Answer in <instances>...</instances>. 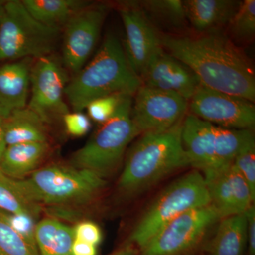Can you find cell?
Segmentation results:
<instances>
[{"label":"cell","mask_w":255,"mask_h":255,"mask_svg":"<svg viewBox=\"0 0 255 255\" xmlns=\"http://www.w3.org/2000/svg\"><path fill=\"white\" fill-rule=\"evenodd\" d=\"M241 1L234 0H186V19L200 33L219 31L228 25Z\"/></svg>","instance_id":"18"},{"label":"cell","mask_w":255,"mask_h":255,"mask_svg":"<svg viewBox=\"0 0 255 255\" xmlns=\"http://www.w3.org/2000/svg\"><path fill=\"white\" fill-rule=\"evenodd\" d=\"M183 121L167 130L142 134L129 151L119 177L122 194H138L174 171L190 166L182 144Z\"/></svg>","instance_id":"3"},{"label":"cell","mask_w":255,"mask_h":255,"mask_svg":"<svg viewBox=\"0 0 255 255\" xmlns=\"http://www.w3.org/2000/svg\"><path fill=\"white\" fill-rule=\"evenodd\" d=\"M221 220L214 206L191 210L159 230L138 255H198L205 251L210 231Z\"/></svg>","instance_id":"8"},{"label":"cell","mask_w":255,"mask_h":255,"mask_svg":"<svg viewBox=\"0 0 255 255\" xmlns=\"http://www.w3.org/2000/svg\"><path fill=\"white\" fill-rule=\"evenodd\" d=\"M182 140L190 166L203 172L217 167L214 125L187 114L183 121Z\"/></svg>","instance_id":"16"},{"label":"cell","mask_w":255,"mask_h":255,"mask_svg":"<svg viewBox=\"0 0 255 255\" xmlns=\"http://www.w3.org/2000/svg\"><path fill=\"white\" fill-rule=\"evenodd\" d=\"M138 253L137 247L128 241L110 255H138Z\"/></svg>","instance_id":"36"},{"label":"cell","mask_w":255,"mask_h":255,"mask_svg":"<svg viewBox=\"0 0 255 255\" xmlns=\"http://www.w3.org/2000/svg\"><path fill=\"white\" fill-rule=\"evenodd\" d=\"M31 59L16 60L0 67V116L27 107L31 87Z\"/></svg>","instance_id":"17"},{"label":"cell","mask_w":255,"mask_h":255,"mask_svg":"<svg viewBox=\"0 0 255 255\" xmlns=\"http://www.w3.org/2000/svg\"><path fill=\"white\" fill-rule=\"evenodd\" d=\"M140 79L144 86L173 92L188 102L201 85L190 68L164 48L152 58Z\"/></svg>","instance_id":"15"},{"label":"cell","mask_w":255,"mask_h":255,"mask_svg":"<svg viewBox=\"0 0 255 255\" xmlns=\"http://www.w3.org/2000/svg\"><path fill=\"white\" fill-rule=\"evenodd\" d=\"M11 182L24 199L41 206L85 205L107 184L105 178L92 171L61 164L42 167Z\"/></svg>","instance_id":"4"},{"label":"cell","mask_w":255,"mask_h":255,"mask_svg":"<svg viewBox=\"0 0 255 255\" xmlns=\"http://www.w3.org/2000/svg\"><path fill=\"white\" fill-rule=\"evenodd\" d=\"M132 103V96L122 97L112 117L100 124L86 144L72 156V166L103 178L116 170L128 145L139 135L131 119Z\"/></svg>","instance_id":"5"},{"label":"cell","mask_w":255,"mask_h":255,"mask_svg":"<svg viewBox=\"0 0 255 255\" xmlns=\"http://www.w3.org/2000/svg\"><path fill=\"white\" fill-rule=\"evenodd\" d=\"M21 2L37 21L61 30L74 15L90 4L79 0H23Z\"/></svg>","instance_id":"22"},{"label":"cell","mask_w":255,"mask_h":255,"mask_svg":"<svg viewBox=\"0 0 255 255\" xmlns=\"http://www.w3.org/2000/svg\"><path fill=\"white\" fill-rule=\"evenodd\" d=\"M61 31L35 19L21 1H6L0 22V61L52 55Z\"/></svg>","instance_id":"7"},{"label":"cell","mask_w":255,"mask_h":255,"mask_svg":"<svg viewBox=\"0 0 255 255\" xmlns=\"http://www.w3.org/2000/svg\"><path fill=\"white\" fill-rule=\"evenodd\" d=\"M49 150L48 142H27L6 146L0 163V172L11 179L27 177L39 169Z\"/></svg>","instance_id":"19"},{"label":"cell","mask_w":255,"mask_h":255,"mask_svg":"<svg viewBox=\"0 0 255 255\" xmlns=\"http://www.w3.org/2000/svg\"><path fill=\"white\" fill-rule=\"evenodd\" d=\"M73 255H97V246L75 239L73 245Z\"/></svg>","instance_id":"35"},{"label":"cell","mask_w":255,"mask_h":255,"mask_svg":"<svg viewBox=\"0 0 255 255\" xmlns=\"http://www.w3.org/2000/svg\"><path fill=\"white\" fill-rule=\"evenodd\" d=\"M247 221V248L248 255H255V208L254 204L245 212Z\"/></svg>","instance_id":"34"},{"label":"cell","mask_w":255,"mask_h":255,"mask_svg":"<svg viewBox=\"0 0 255 255\" xmlns=\"http://www.w3.org/2000/svg\"><path fill=\"white\" fill-rule=\"evenodd\" d=\"M62 119L65 130L72 136H84L91 128L90 118L82 112H69Z\"/></svg>","instance_id":"32"},{"label":"cell","mask_w":255,"mask_h":255,"mask_svg":"<svg viewBox=\"0 0 255 255\" xmlns=\"http://www.w3.org/2000/svg\"><path fill=\"white\" fill-rule=\"evenodd\" d=\"M142 85L128 61L123 45L107 35L91 61L68 82L65 96L74 112H82L96 99L110 95L133 97Z\"/></svg>","instance_id":"2"},{"label":"cell","mask_w":255,"mask_h":255,"mask_svg":"<svg viewBox=\"0 0 255 255\" xmlns=\"http://www.w3.org/2000/svg\"><path fill=\"white\" fill-rule=\"evenodd\" d=\"M160 38L163 48L190 68L201 85L255 103L253 64L221 31L195 36L164 35Z\"/></svg>","instance_id":"1"},{"label":"cell","mask_w":255,"mask_h":255,"mask_svg":"<svg viewBox=\"0 0 255 255\" xmlns=\"http://www.w3.org/2000/svg\"><path fill=\"white\" fill-rule=\"evenodd\" d=\"M203 176L220 219L244 214L254 204L255 196L233 163L206 171Z\"/></svg>","instance_id":"14"},{"label":"cell","mask_w":255,"mask_h":255,"mask_svg":"<svg viewBox=\"0 0 255 255\" xmlns=\"http://www.w3.org/2000/svg\"><path fill=\"white\" fill-rule=\"evenodd\" d=\"M124 96H106L92 100L85 108L89 118L100 124L105 123L113 115Z\"/></svg>","instance_id":"30"},{"label":"cell","mask_w":255,"mask_h":255,"mask_svg":"<svg viewBox=\"0 0 255 255\" xmlns=\"http://www.w3.org/2000/svg\"><path fill=\"white\" fill-rule=\"evenodd\" d=\"M40 255H73V228L48 218L36 223L35 233Z\"/></svg>","instance_id":"23"},{"label":"cell","mask_w":255,"mask_h":255,"mask_svg":"<svg viewBox=\"0 0 255 255\" xmlns=\"http://www.w3.org/2000/svg\"><path fill=\"white\" fill-rule=\"evenodd\" d=\"M105 3H90L69 20L64 29L63 63L76 74L87 64L108 14Z\"/></svg>","instance_id":"12"},{"label":"cell","mask_w":255,"mask_h":255,"mask_svg":"<svg viewBox=\"0 0 255 255\" xmlns=\"http://www.w3.org/2000/svg\"><path fill=\"white\" fill-rule=\"evenodd\" d=\"M0 255H40L26 240L11 228L0 211Z\"/></svg>","instance_id":"27"},{"label":"cell","mask_w":255,"mask_h":255,"mask_svg":"<svg viewBox=\"0 0 255 255\" xmlns=\"http://www.w3.org/2000/svg\"><path fill=\"white\" fill-rule=\"evenodd\" d=\"M214 134L217 167L233 163L242 147L255 137L253 129L227 128L216 126H214Z\"/></svg>","instance_id":"24"},{"label":"cell","mask_w":255,"mask_h":255,"mask_svg":"<svg viewBox=\"0 0 255 255\" xmlns=\"http://www.w3.org/2000/svg\"><path fill=\"white\" fill-rule=\"evenodd\" d=\"M188 104L173 92L142 85L132 97V121L139 135L167 130L184 120Z\"/></svg>","instance_id":"10"},{"label":"cell","mask_w":255,"mask_h":255,"mask_svg":"<svg viewBox=\"0 0 255 255\" xmlns=\"http://www.w3.org/2000/svg\"><path fill=\"white\" fill-rule=\"evenodd\" d=\"M119 14L125 31L126 56L140 78L152 58L163 48L160 36L138 2L124 3L119 7Z\"/></svg>","instance_id":"13"},{"label":"cell","mask_w":255,"mask_h":255,"mask_svg":"<svg viewBox=\"0 0 255 255\" xmlns=\"http://www.w3.org/2000/svg\"><path fill=\"white\" fill-rule=\"evenodd\" d=\"M0 211L26 215L37 220L41 212V206L24 199L13 185L11 178L0 172Z\"/></svg>","instance_id":"25"},{"label":"cell","mask_w":255,"mask_h":255,"mask_svg":"<svg viewBox=\"0 0 255 255\" xmlns=\"http://www.w3.org/2000/svg\"><path fill=\"white\" fill-rule=\"evenodd\" d=\"M5 3H6V1H1L0 0V22H1L3 14H4Z\"/></svg>","instance_id":"38"},{"label":"cell","mask_w":255,"mask_h":255,"mask_svg":"<svg viewBox=\"0 0 255 255\" xmlns=\"http://www.w3.org/2000/svg\"><path fill=\"white\" fill-rule=\"evenodd\" d=\"M69 80L61 62L53 55L36 60L31 66L27 107L45 124H51L68 113L64 100Z\"/></svg>","instance_id":"9"},{"label":"cell","mask_w":255,"mask_h":255,"mask_svg":"<svg viewBox=\"0 0 255 255\" xmlns=\"http://www.w3.org/2000/svg\"><path fill=\"white\" fill-rule=\"evenodd\" d=\"M191 114L201 120L223 128L253 129L254 102L200 85L189 101Z\"/></svg>","instance_id":"11"},{"label":"cell","mask_w":255,"mask_h":255,"mask_svg":"<svg viewBox=\"0 0 255 255\" xmlns=\"http://www.w3.org/2000/svg\"><path fill=\"white\" fill-rule=\"evenodd\" d=\"M211 204L204 176L191 171L166 188L142 215L129 242L140 250L164 226L178 216Z\"/></svg>","instance_id":"6"},{"label":"cell","mask_w":255,"mask_h":255,"mask_svg":"<svg viewBox=\"0 0 255 255\" xmlns=\"http://www.w3.org/2000/svg\"><path fill=\"white\" fill-rule=\"evenodd\" d=\"M228 26L235 39L240 41L253 39L255 33V0L241 1Z\"/></svg>","instance_id":"26"},{"label":"cell","mask_w":255,"mask_h":255,"mask_svg":"<svg viewBox=\"0 0 255 255\" xmlns=\"http://www.w3.org/2000/svg\"><path fill=\"white\" fill-rule=\"evenodd\" d=\"M233 165L246 179L255 196V137L247 142L235 157Z\"/></svg>","instance_id":"29"},{"label":"cell","mask_w":255,"mask_h":255,"mask_svg":"<svg viewBox=\"0 0 255 255\" xmlns=\"http://www.w3.org/2000/svg\"><path fill=\"white\" fill-rule=\"evenodd\" d=\"M219 226L206 245V255H243L247 248L246 214L235 215L219 221Z\"/></svg>","instance_id":"20"},{"label":"cell","mask_w":255,"mask_h":255,"mask_svg":"<svg viewBox=\"0 0 255 255\" xmlns=\"http://www.w3.org/2000/svg\"><path fill=\"white\" fill-rule=\"evenodd\" d=\"M46 124L33 111L19 109L3 118L6 145L27 142H48Z\"/></svg>","instance_id":"21"},{"label":"cell","mask_w":255,"mask_h":255,"mask_svg":"<svg viewBox=\"0 0 255 255\" xmlns=\"http://www.w3.org/2000/svg\"><path fill=\"white\" fill-rule=\"evenodd\" d=\"M138 4L143 11L172 24H180L186 20L184 3L180 0H149L138 1Z\"/></svg>","instance_id":"28"},{"label":"cell","mask_w":255,"mask_h":255,"mask_svg":"<svg viewBox=\"0 0 255 255\" xmlns=\"http://www.w3.org/2000/svg\"><path fill=\"white\" fill-rule=\"evenodd\" d=\"M1 212L11 228L31 246L38 250L35 238L36 220L26 215L10 214L2 211Z\"/></svg>","instance_id":"31"},{"label":"cell","mask_w":255,"mask_h":255,"mask_svg":"<svg viewBox=\"0 0 255 255\" xmlns=\"http://www.w3.org/2000/svg\"><path fill=\"white\" fill-rule=\"evenodd\" d=\"M75 239L86 242L97 246L102 242V233L98 225L92 221H85L78 223L73 228Z\"/></svg>","instance_id":"33"},{"label":"cell","mask_w":255,"mask_h":255,"mask_svg":"<svg viewBox=\"0 0 255 255\" xmlns=\"http://www.w3.org/2000/svg\"><path fill=\"white\" fill-rule=\"evenodd\" d=\"M6 146L7 145L5 141L4 130H3V117L0 116V163Z\"/></svg>","instance_id":"37"}]
</instances>
